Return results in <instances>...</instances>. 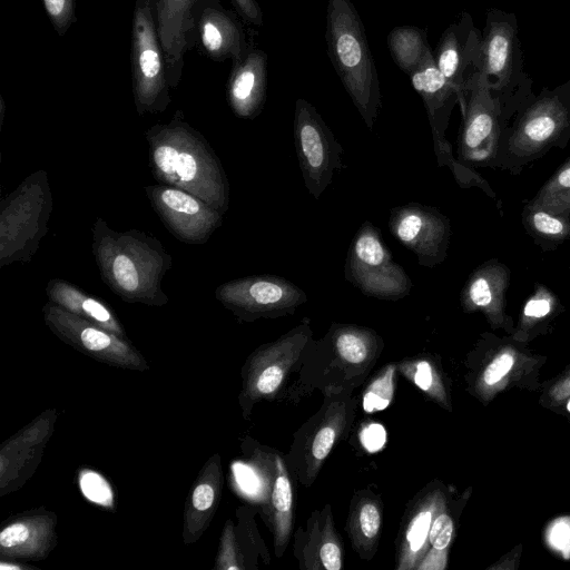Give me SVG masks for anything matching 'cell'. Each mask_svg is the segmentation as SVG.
Masks as SVG:
<instances>
[{
	"mask_svg": "<svg viewBox=\"0 0 570 570\" xmlns=\"http://www.w3.org/2000/svg\"><path fill=\"white\" fill-rule=\"evenodd\" d=\"M149 167L155 179L189 191L223 215L228 208L229 184L205 137L177 110L167 124L145 131Z\"/></svg>",
	"mask_w": 570,
	"mask_h": 570,
	"instance_id": "obj_1",
	"label": "cell"
},
{
	"mask_svg": "<svg viewBox=\"0 0 570 570\" xmlns=\"http://www.w3.org/2000/svg\"><path fill=\"white\" fill-rule=\"evenodd\" d=\"M92 254L104 283L122 301L149 306L168 303L161 283L173 258L154 235L138 229L115 230L97 217Z\"/></svg>",
	"mask_w": 570,
	"mask_h": 570,
	"instance_id": "obj_2",
	"label": "cell"
},
{
	"mask_svg": "<svg viewBox=\"0 0 570 570\" xmlns=\"http://www.w3.org/2000/svg\"><path fill=\"white\" fill-rule=\"evenodd\" d=\"M325 39L332 66L372 130L382 107L380 80L364 24L351 0H327Z\"/></svg>",
	"mask_w": 570,
	"mask_h": 570,
	"instance_id": "obj_3",
	"label": "cell"
},
{
	"mask_svg": "<svg viewBox=\"0 0 570 570\" xmlns=\"http://www.w3.org/2000/svg\"><path fill=\"white\" fill-rule=\"evenodd\" d=\"M570 141V90L558 89L538 97L502 132L493 167L517 175L552 148Z\"/></svg>",
	"mask_w": 570,
	"mask_h": 570,
	"instance_id": "obj_4",
	"label": "cell"
},
{
	"mask_svg": "<svg viewBox=\"0 0 570 570\" xmlns=\"http://www.w3.org/2000/svg\"><path fill=\"white\" fill-rule=\"evenodd\" d=\"M352 391L326 386L320 410L294 434L285 462L303 485H312L331 451L351 430L356 410Z\"/></svg>",
	"mask_w": 570,
	"mask_h": 570,
	"instance_id": "obj_5",
	"label": "cell"
},
{
	"mask_svg": "<svg viewBox=\"0 0 570 570\" xmlns=\"http://www.w3.org/2000/svg\"><path fill=\"white\" fill-rule=\"evenodd\" d=\"M53 208L47 173L28 176L1 200L0 265L28 263L36 254Z\"/></svg>",
	"mask_w": 570,
	"mask_h": 570,
	"instance_id": "obj_6",
	"label": "cell"
},
{
	"mask_svg": "<svg viewBox=\"0 0 570 570\" xmlns=\"http://www.w3.org/2000/svg\"><path fill=\"white\" fill-rule=\"evenodd\" d=\"M383 347L382 337L370 327L333 323L324 337L309 341L302 358L325 361V365L316 367V374H321L316 383L327 375L325 387L353 390L366 379Z\"/></svg>",
	"mask_w": 570,
	"mask_h": 570,
	"instance_id": "obj_7",
	"label": "cell"
},
{
	"mask_svg": "<svg viewBox=\"0 0 570 570\" xmlns=\"http://www.w3.org/2000/svg\"><path fill=\"white\" fill-rule=\"evenodd\" d=\"M131 87L139 116L159 114L171 102L154 0L134 4L130 47Z\"/></svg>",
	"mask_w": 570,
	"mask_h": 570,
	"instance_id": "obj_8",
	"label": "cell"
},
{
	"mask_svg": "<svg viewBox=\"0 0 570 570\" xmlns=\"http://www.w3.org/2000/svg\"><path fill=\"white\" fill-rule=\"evenodd\" d=\"M345 279L367 297L399 301L412 289V281L396 263L381 230L365 220L351 242L344 265Z\"/></svg>",
	"mask_w": 570,
	"mask_h": 570,
	"instance_id": "obj_9",
	"label": "cell"
},
{
	"mask_svg": "<svg viewBox=\"0 0 570 570\" xmlns=\"http://www.w3.org/2000/svg\"><path fill=\"white\" fill-rule=\"evenodd\" d=\"M313 338L308 318L277 340L258 346L248 357L243 373L242 407L248 413L261 400L279 392L289 373L299 365L303 353Z\"/></svg>",
	"mask_w": 570,
	"mask_h": 570,
	"instance_id": "obj_10",
	"label": "cell"
},
{
	"mask_svg": "<svg viewBox=\"0 0 570 570\" xmlns=\"http://www.w3.org/2000/svg\"><path fill=\"white\" fill-rule=\"evenodd\" d=\"M294 142L305 187L318 199L344 167V150L316 108L303 98L295 101Z\"/></svg>",
	"mask_w": 570,
	"mask_h": 570,
	"instance_id": "obj_11",
	"label": "cell"
},
{
	"mask_svg": "<svg viewBox=\"0 0 570 570\" xmlns=\"http://www.w3.org/2000/svg\"><path fill=\"white\" fill-rule=\"evenodd\" d=\"M463 122L458 139L459 160L469 167H493L501 135V106L491 82L475 72L466 83Z\"/></svg>",
	"mask_w": 570,
	"mask_h": 570,
	"instance_id": "obj_12",
	"label": "cell"
},
{
	"mask_svg": "<svg viewBox=\"0 0 570 570\" xmlns=\"http://www.w3.org/2000/svg\"><path fill=\"white\" fill-rule=\"evenodd\" d=\"M215 297L239 320L277 318L292 315L306 303L307 295L293 282L277 275L261 274L223 283Z\"/></svg>",
	"mask_w": 570,
	"mask_h": 570,
	"instance_id": "obj_13",
	"label": "cell"
},
{
	"mask_svg": "<svg viewBox=\"0 0 570 570\" xmlns=\"http://www.w3.org/2000/svg\"><path fill=\"white\" fill-rule=\"evenodd\" d=\"M48 327L63 342L110 365L144 370L146 362L126 337L72 314L48 301L43 308Z\"/></svg>",
	"mask_w": 570,
	"mask_h": 570,
	"instance_id": "obj_14",
	"label": "cell"
},
{
	"mask_svg": "<svg viewBox=\"0 0 570 570\" xmlns=\"http://www.w3.org/2000/svg\"><path fill=\"white\" fill-rule=\"evenodd\" d=\"M389 229L393 237L414 253L421 266L434 267L448 256L450 219L436 207L409 203L391 209Z\"/></svg>",
	"mask_w": 570,
	"mask_h": 570,
	"instance_id": "obj_15",
	"label": "cell"
},
{
	"mask_svg": "<svg viewBox=\"0 0 570 570\" xmlns=\"http://www.w3.org/2000/svg\"><path fill=\"white\" fill-rule=\"evenodd\" d=\"M145 191L166 228L183 243L205 244L223 223L220 212L189 191L160 183Z\"/></svg>",
	"mask_w": 570,
	"mask_h": 570,
	"instance_id": "obj_16",
	"label": "cell"
},
{
	"mask_svg": "<svg viewBox=\"0 0 570 570\" xmlns=\"http://www.w3.org/2000/svg\"><path fill=\"white\" fill-rule=\"evenodd\" d=\"M243 22L238 13L226 9L220 0H198L194 11L195 47L215 62L242 59L253 45Z\"/></svg>",
	"mask_w": 570,
	"mask_h": 570,
	"instance_id": "obj_17",
	"label": "cell"
},
{
	"mask_svg": "<svg viewBox=\"0 0 570 570\" xmlns=\"http://www.w3.org/2000/svg\"><path fill=\"white\" fill-rule=\"evenodd\" d=\"M445 503L439 482L426 484L409 502L395 541V570H416L429 549L433 519Z\"/></svg>",
	"mask_w": 570,
	"mask_h": 570,
	"instance_id": "obj_18",
	"label": "cell"
},
{
	"mask_svg": "<svg viewBox=\"0 0 570 570\" xmlns=\"http://www.w3.org/2000/svg\"><path fill=\"white\" fill-rule=\"evenodd\" d=\"M293 554L301 570H341L344 544L330 504L312 511L294 533Z\"/></svg>",
	"mask_w": 570,
	"mask_h": 570,
	"instance_id": "obj_19",
	"label": "cell"
},
{
	"mask_svg": "<svg viewBox=\"0 0 570 570\" xmlns=\"http://www.w3.org/2000/svg\"><path fill=\"white\" fill-rule=\"evenodd\" d=\"M159 38L171 89L179 85L185 55L195 48L194 11L198 0H154Z\"/></svg>",
	"mask_w": 570,
	"mask_h": 570,
	"instance_id": "obj_20",
	"label": "cell"
},
{
	"mask_svg": "<svg viewBox=\"0 0 570 570\" xmlns=\"http://www.w3.org/2000/svg\"><path fill=\"white\" fill-rule=\"evenodd\" d=\"M511 282L510 268L491 258L479 265L469 275L460 293V303L465 312H482L492 326L511 323L505 313L507 294Z\"/></svg>",
	"mask_w": 570,
	"mask_h": 570,
	"instance_id": "obj_21",
	"label": "cell"
},
{
	"mask_svg": "<svg viewBox=\"0 0 570 570\" xmlns=\"http://www.w3.org/2000/svg\"><path fill=\"white\" fill-rule=\"evenodd\" d=\"M267 92V55L250 46L242 59L232 62L226 83V98L233 112L254 119L265 105Z\"/></svg>",
	"mask_w": 570,
	"mask_h": 570,
	"instance_id": "obj_22",
	"label": "cell"
},
{
	"mask_svg": "<svg viewBox=\"0 0 570 570\" xmlns=\"http://www.w3.org/2000/svg\"><path fill=\"white\" fill-rule=\"evenodd\" d=\"M476 53L475 37L468 17L448 27L433 53L439 70L458 91L462 111L468 83L464 73Z\"/></svg>",
	"mask_w": 570,
	"mask_h": 570,
	"instance_id": "obj_23",
	"label": "cell"
},
{
	"mask_svg": "<svg viewBox=\"0 0 570 570\" xmlns=\"http://www.w3.org/2000/svg\"><path fill=\"white\" fill-rule=\"evenodd\" d=\"M383 503L371 489L354 492L351 498L346 532L356 554L370 561L375 556L381 537Z\"/></svg>",
	"mask_w": 570,
	"mask_h": 570,
	"instance_id": "obj_24",
	"label": "cell"
},
{
	"mask_svg": "<svg viewBox=\"0 0 570 570\" xmlns=\"http://www.w3.org/2000/svg\"><path fill=\"white\" fill-rule=\"evenodd\" d=\"M55 515H36L9 523L0 532L2 557L40 558L52 547Z\"/></svg>",
	"mask_w": 570,
	"mask_h": 570,
	"instance_id": "obj_25",
	"label": "cell"
},
{
	"mask_svg": "<svg viewBox=\"0 0 570 570\" xmlns=\"http://www.w3.org/2000/svg\"><path fill=\"white\" fill-rule=\"evenodd\" d=\"M48 301L66 311L92 322L109 332L126 337L125 331L115 313L101 299L86 294L81 288L66 282L52 278L46 287Z\"/></svg>",
	"mask_w": 570,
	"mask_h": 570,
	"instance_id": "obj_26",
	"label": "cell"
},
{
	"mask_svg": "<svg viewBox=\"0 0 570 570\" xmlns=\"http://www.w3.org/2000/svg\"><path fill=\"white\" fill-rule=\"evenodd\" d=\"M293 499L292 480L285 459L275 454V471L267 505V522L273 534L274 552L277 558L284 554L292 535Z\"/></svg>",
	"mask_w": 570,
	"mask_h": 570,
	"instance_id": "obj_27",
	"label": "cell"
},
{
	"mask_svg": "<svg viewBox=\"0 0 570 570\" xmlns=\"http://www.w3.org/2000/svg\"><path fill=\"white\" fill-rule=\"evenodd\" d=\"M51 417L40 419L28 426L1 450V489L24 473L27 464L41 453V449L48 438Z\"/></svg>",
	"mask_w": 570,
	"mask_h": 570,
	"instance_id": "obj_28",
	"label": "cell"
},
{
	"mask_svg": "<svg viewBox=\"0 0 570 570\" xmlns=\"http://www.w3.org/2000/svg\"><path fill=\"white\" fill-rule=\"evenodd\" d=\"M514 27L507 21L489 22L479 50L480 71L494 77L498 88L504 87L511 76Z\"/></svg>",
	"mask_w": 570,
	"mask_h": 570,
	"instance_id": "obj_29",
	"label": "cell"
},
{
	"mask_svg": "<svg viewBox=\"0 0 570 570\" xmlns=\"http://www.w3.org/2000/svg\"><path fill=\"white\" fill-rule=\"evenodd\" d=\"M222 483L219 458L212 459L195 485L186 512L185 535L194 539L202 532L217 502Z\"/></svg>",
	"mask_w": 570,
	"mask_h": 570,
	"instance_id": "obj_30",
	"label": "cell"
},
{
	"mask_svg": "<svg viewBox=\"0 0 570 570\" xmlns=\"http://www.w3.org/2000/svg\"><path fill=\"white\" fill-rule=\"evenodd\" d=\"M387 47L395 65L410 76L431 53L426 30L416 26H401L391 30Z\"/></svg>",
	"mask_w": 570,
	"mask_h": 570,
	"instance_id": "obj_31",
	"label": "cell"
},
{
	"mask_svg": "<svg viewBox=\"0 0 570 570\" xmlns=\"http://www.w3.org/2000/svg\"><path fill=\"white\" fill-rule=\"evenodd\" d=\"M527 233L542 249H553L570 238V218L527 204L521 214Z\"/></svg>",
	"mask_w": 570,
	"mask_h": 570,
	"instance_id": "obj_32",
	"label": "cell"
},
{
	"mask_svg": "<svg viewBox=\"0 0 570 570\" xmlns=\"http://www.w3.org/2000/svg\"><path fill=\"white\" fill-rule=\"evenodd\" d=\"M400 374L417 386L426 396L439 405L449 409V396L445 383L434 358L428 354H419L396 363Z\"/></svg>",
	"mask_w": 570,
	"mask_h": 570,
	"instance_id": "obj_33",
	"label": "cell"
},
{
	"mask_svg": "<svg viewBox=\"0 0 570 570\" xmlns=\"http://www.w3.org/2000/svg\"><path fill=\"white\" fill-rule=\"evenodd\" d=\"M454 534V522L446 503L436 512L429 533V549L416 570H444Z\"/></svg>",
	"mask_w": 570,
	"mask_h": 570,
	"instance_id": "obj_34",
	"label": "cell"
},
{
	"mask_svg": "<svg viewBox=\"0 0 570 570\" xmlns=\"http://www.w3.org/2000/svg\"><path fill=\"white\" fill-rule=\"evenodd\" d=\"M529 204L570 218V157L541 186Z\"/></svg>",
	"mask_w": 570,
	"mask_h": 570,
	"instance_id": "obj_35",
	"label": "cell"
},
{
	"mask_svg": "<svg viewBox=\"0 0 570 570\" xmlns=\"http://www.w3.org/2000/svg\"><path fill=\"white\" fill-rule=\"evenodd\" d=\"M561 307L557 294L546 284L537 283L524 302L520 317V332L525 333L544 323Z\"/></svg>",
	"mask_w": 570,
	"mask_h": 570,
	"instance_id": "obj_36",
	"label": "cell"
},
{
	"mask_svg": "<svg viewBox=\"0 0 570 570\" xmlns=\"http://www.w3.org/2000/svg\"><path fill=\"white\" fill-rule=\"evenodd\" d=\"M397 373L396 363H389L371 379L362 393V409L365 413L383 411L390 406L395 394Z\"/></svg>",
	"mask_w": 570,
	"mask_h": 570,
	"instance_id": "obj_37",
	"label": "cell"
},
{
	"mask_svg": "<svg viewBox=\"0 0 570 570\" xmlns=\"http://www.w3.org/2000/svg\"><path fill=\"white\" fill-rule=\"evenodd\" d=\"M47 17L58 36L66 35L76 22V0H42Z\"/></svg>",
	"mask_w": 570,
	"mask_h": 570,
	"instance_id": "obj_38",
	"label": "cell"
},
{
	"mask_svg": "<svg viewBox=\"0 0 570 570\" xmlns=\"http://www.w3.org/2000/svg\"><path fill=\"white\" fill-rule=\"evenodd\" d=\"M79 485L86 498L105 507L112 505V492L108 482L94 471H83Z\"/></svg>",
	"mask_w": 570,
	"mask_h": 570,
	"instance_id": "obj_39",
	"label": "cell"
},
{
	"mask_svg": "<svg viewBox=\"0 0 570 570\" xmlns=\"http://www.w3.org/2000/svg\"><path fill=\"white\" fill-rule=\"evenodd\" d=\"M218 569H243L239 563V556L236 550V541L233 531V524L227 523L220 544V553L217 560Z\"/></svg>",
	"mask_w": 570,
	"mask_h": 570,
	"instance_id": "obj_40",
	"label": "cell"
},
{
	"mask_svg": "<svg viewBox=\"0 0 570 570\" xmlns=\"http://www.w3.org/2000/svg\"><path fill=\"white\" fill-rule=\"evenodd\" d=\"M514 364V356L511 352H503L498 355L485 368L483 381L487 385H494L505 376Z\"/></svg>",
	"mask_w": 570,
	"mask_h": 570,
	"instance_id": "obj_41",
	"label": "cell"
},
{
	"mask_svg": "<svg viewBox=\"0 0 570 570\" xmlns=\"http://www.w3.org/2000/svg\"><path fill=\"white\" fill-rule=\"evenodd\" d=\"M360 442L367 452H377L386 443V431L379 423H368L360 432Z\"/></svg>",
	"mask_w": 570,
	"mask_h": 570,
	"instance_id": "obj_42",
	"label": "cell"
},
{
	"mask_svg": "<svg viewBox=\"0 0 570 570\" xmlns=\"http://www.w3.org/2000/svg\"><path fill=\"white\" fill-rule=\"evenodd\" d=\"M235 11L250 27H262L263 11L256 0H230Z\"/></svg>",
	"mask_w": 570,
	"mask_h": 570,
	"instance_id": "obj_43",
	"label": "cell"
},
{
	"mask_svg": "<svg viewBox=\"0 0 570 570\" xmlns=\"http://www.w3.org/2000/svg\"><path fill=\"white\" fill-rule=\"evenodd\" d=\"M0 101H1V124H2V121H3V115H4V107H6V106H4L3 97H1Z\"/></svg>",
	"mask_w": 570,
	"mask_h": 570,
	"instance_id": "obj_44",
	"label": "cell"
},
{
	"mask_svg": "<svg viewBox=\"0 0 570 570\" xmlns=\"http://www.w3.org/2000/svg\"><path fill=\"white\" fill-rule=\"evenodd\" d=\"M567 409L570 412V401L568 402Z\"/></svg>",
	"mask_w": 570,
	"mask_h": 570,
	"instance_id": "obj_45",
	"label": "cell"
},
{
	"mask_svg": "<svg viewBox=\"0 0 570 570\" xmlns=\"http://www.w3.org/2000/svg\"><path fill=\"white\" fill-rule=\"evenodd\" d=\"M569 271H570V266H569Z\"/></svg>",
	"mask_w": 570,
	"mask_h": 570,
	"instance_id": "obj_46",
	"label": "cell"
}]
</instances>
